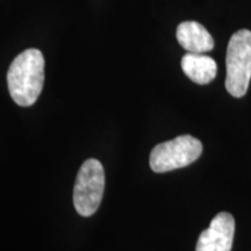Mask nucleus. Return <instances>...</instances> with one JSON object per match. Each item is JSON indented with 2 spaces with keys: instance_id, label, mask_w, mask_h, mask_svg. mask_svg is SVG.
Here are the masks:
<instances>
[{
  "instance_id": "nucleus-3",
  "label": "nucleus",
  "mask_w": 251,
  "mask_h": 251,
  "mask_svg": "<svg viewBox=\"0 0 251 251\" xmlns=\"http://www.w3.org/2000/svg\"><path fill=\"white\" fill-rule=\"evenodd\" d=\"M202 152V144L191 135H180L174 140L157 144L150 153V168L164 174L192 164Z\"/></svg>"
},
{
  "instance_id": "nucleus-2",
  "label": "nucleus",
  "mask_w": 251,
  "mask_h": 251,
  "mask_svg": "<svg viewBox=\"0 0 251 251\" xmlns=\"http://www.w3.org/2000/svg\"><path fill=\"white\" fill-rule=\"evenodd\" d=\"M226 89L235 98L246 96L251 79V31L237 30L230 37L226 56Z\"/></svg>"
},
{
  "instance_id": "nucleus-5",
  "label": "nucleus",
  "mask_w": 251,
  "mask_h": 251,
  "mask_svg": "<svg viewBox=\"0 0 251 251\" xmlns=\"http://www.w3.org/2000/svg\"><path fill=\"white\" fill-rule=\"evenodd\" d=\"M235 234L234 216L219 213L198 238L196 251H230Z\"/></svg>"
},
{
  "instance_id": "nucleus-1",
  "label": "nucleus",
  "mask_w": 251,
  "mask_h": 251,
  "mask_svg": "<svg viewBox=\"0 0 251 251\" xmlns=\"http://www.w3.org/2000/svg\"><path fill=\"white\" fill-rule=\"evenodd\" d=\"M45 84V57L39 49H27L9 65L7 85L19 106L29 107L39 99Z\"/></svg>"
},
{
  "instance_id": "nucleus-7",
  "label": "nucleus",
  "mask_w": 251,
  "mask_h": 251,
  "mask_svg": "<svg viewBox=\"0 0 251 251\" xmlns=\"http://www.w3.org/2000/svg\"><path fill=\"white\" fill-rule=\"evenodd\" d=\"M181 69L184 74L199 85H206L216 77L218 65L209 56L187 52L181 58Z\"/></svg>"
},
{
  "instance_id": "nucleus-4",
  "label": "nucleus",
  "mask_w": 251,
  "mask_h": 251,
  "mask_svg": "<svg viewBox=\"0 0 251 251\" xmlns=\"http://www.w3.org/2000/svg\"><path fill=\"white\" fill-rule=\"evenodd\" d=\"M105 191V171L98 159L90 158L78 171L74 188V205L81 216H91L98 211Z\"/></svg>"
},
{
  "instance_id": "nucleus-6",
  "label": "nucleus",
  "mask_w": 251,
  "mask_h": 251,
  "mask_svg": "<svg viewBox=\"0 0 251 251\" xmlns=\"http://www.w3.org/2000/svg\"><path fill=\"white\" fill-rule=\"evenodd\" d=\"M177 40L188 52L203 54L214 48V40L208 30L197 21H185L177 28Z\"/></svg>"
}]
</instances>
